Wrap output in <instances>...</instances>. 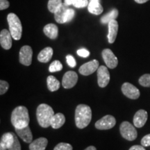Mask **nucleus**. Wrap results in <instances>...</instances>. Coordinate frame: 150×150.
Wrapping results in <instances>:
<instances>
[{"label": "nucleus", "instance_id": "nucleus-29", "mask_svg": "<svg viewBox=\"0 0 150 150\" xmlns=\"http://www.w3.org/2000/svg\"><path fill=\"white\" fill-rule=\"evenodd\" d=\"M75 15L74 11L72 8H68L65 13V18H64V22L67 23V22H70L71 20L74 18Z\"/></svg>", "mask_w": 150, "mask_h": 150}, {"label": "nucleus", "instance_id": "nucleus-42", "mask_svg": "<svg viewBox=\"0 0 150 150\" xmlns=\"http://www.w3.org/2000/svg\"><path fill=\"white\" fill-rule=\"evenodd\" d=\"M0 150H8V149H6V148L3 147H0Z\"/></svg>", "mask_w": 150, "mask_h": 150}, {"label": "nucleus", "instance_id": "nucleus-1", "mask_svg": "<svg viewBox=\"0 0 150 150\" xmlns=\"http://www.w3.org/2000/svg\"><path fill=\"white\" fill-rule=\"evenodd\" d=\"M11 120L15 129H22L29 126L30 120L27 108L23 106L16 107L13 110Z\"/></svg>", "mask_w": 150, "mask_h": 150}, {"label": "nucleus", "instance_id": "nucleus-7", "mask_svg": "<svg viewBox=\"0 0 150 150\" xmlns=\"http://www.w3.org/2000/svg\"><path fill=\"white\" fill-rule=\"evenodd\" d=\"M115 124V118L110 115H107L101 118L95 123V127L99 130H107L112 128Z\"/></svg>", "mask_w": 150, "mask_h": 150}, {"label": "nucleus", "instance_id": "nucleus-2", "mask_svg": "<svg viewBox=\"0 0 150 150\" xmlns=\"http://www.w3.org/2000/svg\"><path fill=\"white\" fill-rule=\"evenodd\" d=\"M92 119V110L89 106L79 104L75 110V123L79 129H84L88 126Z\"/></svg>", "mask_w": 150, "mask_h": 150}, {"label": "nucleus", "instance_id": "nucleus-15", "mask_svg": "<svg viewBox=\"0 0 150 150\" xmlns=\"http://www.w3.org/2000/svg\"><path fill=\"white\" fill-rule=\"evenodd\" d=\"M16 131L18 136L27 143H31L33 140V135L31 129L29 126L22 129H16Z\"/></svg>", "mask_w": 150, "mask_h": 150}, {"label": "nucleus", "instance_id": "nucleus-27", "mask_svg": "<svg viewBox=\"0 0 150 150\" xmlns=\"http://www.w3.org/2000/svg\"><path fill=\"white\" fill-rule=\"evenodd\" d=\"M63 69V65L59 61H54L49 67V71L50 72H55L61 71Z\"/></svg>", "mask_w": 150, "mask_h": 150}, {"label": "nucleus", "instance_id": "nucleus-6", "mask_svg": "<svg viewBox=\"0 0 150 150\" xmlns=\"http://www.w3.org/2000/svg\"><path fill=\"white\" fill-rule=\"evenodd\" d=\"M33 50L29 45H24L22 47L19 54V61L21 64L29 66L32 62Z\"/></svg>", "mask_w": 150, "mask_h": 150}, {"label": "nucleus", "instance_id": "nucleus-43", "mask_svg": "<svg viewBox=\"0 0 150 150\" xmlns=\"http://www.w3.org/2000/svg\"><path fill=\"white\" fill-rule=\"evenodd\" d=\"M91 1H99V0H91Z\"/></svg>", "mask_w": 150, "mask_h": 150}, {"label": "nucleus", "instance_id": "nucleus-9", "mask_svg": "<svg viewBox=\"0 0 150 150\" xmlns=\"http://www.w3.org/2000/svg\"><path fill=\"white\" fill-rule=\"evenodd\" d=\"M103 59L108 68L114 69L117 66L118 60L110 49H105L102 51Z\"/></svg>", "mask_w": 150, "mask_h": 150}, {"label": "nucleus", "instance_id": "nucleus-12", "mask_svg": "<svg viewBox=\"0 0 150 150\" xmlns=\"http://www.w3.org/2000/svg\"><path fill=\"white\" fill-rule=\"evenodd\" d=\"M99 68V62L97 60H93V61L86 63L85 64L82 65L79 67V72L83 76H88V75L93 74Z\"/></svg>", "mask_w": 150, "mask_h": 150}, {"label": "nucleus", "instance_id": "nucleus-39", "mask_svg": "<svg viewBox=\"0 0 150 150\" xmlns=\"http://www.w3.org/2000/svg\"><path fill=\"white\" fill-rule=\"evenodd\" d=\"M75 1H76V0H65L64 3L67 6H70L74 4Z\"/></svg>", "mask_w": 150, "mask_h": 150}, {"label": "nucleus", "instance_id": "nucleus-37", "mask_svg": "<svg viewBox=\"0 0 150 150\" xmlns=\"http://www.w3.org/2000/svg\"><path fill=\"white\" fill-rule=\"evenodd\" d=\"M9 4L8 0H0V10H5L9 7Z\"/></svg>", "mask_w": 150, "mask_h": 150}, {"label": "nucleus", "instance_id": "nucleus-3", "mask_svg": "<svg viewBox=\"0 0 150 150\" xmlns=\"http://www.w3.org/2000/svg\"><path fill=\"white\" fill-rule=\"evenodd\" d=\"M54 115L52 108L46 104H41L38 106L36 117L38 124L43 128H47L51 126L52 118Z\"/></svg>", "mask_w": 150, "mask_h": 150}, {"label": "nucleus", "instance_id": "nucleus-22", "mask_svg": "<svg viewBox=\"0 0 150 150\" xmlns=\"http://www.w3.org/2000/svg\"><path fill=\"white\" fill-rule=\"evenodd\" d=\"M65 122V117L63 114L61 112L54 114L51 120V127L54 129H59L64 125Z\"/></svg>", "mask_w": 150, "mask_h": 150}, {"label": "nucleus", "instance_id": "nucleus-18", "mask_svg": "<svg viewBox=\"0 0 150 150\" xmlns=\"http://www.w3.org/2000/svg\"><path fill=\"white\" fill-rule=\"evenodd\" d=\"M68 6L65 4V3H63L60 6L56 9V11L54 12V18L58 23L63 24L64 22V18L65 13L67 9H68Z\"/></svg>", "mask_w": 150, "mask_h": 150}, {"label": "nucleus", "instance_id": "nucleus-10", "mask_svg": "<svg viewBox=\"0 0 150 150\" xmlns=\"http://www.w3.org/2000/svg\"><path fill=\"white\" fill-rule=\"evenodd\" d=\"M78 75L73 71H68L64 74L62 80V86L66 89H70L74 87L77 83Z\"/></svg>", "mask_w": 150, "mask_h": 150}, {"label": "nucleus", "instance_id": "nucleus-17", "mask_svg": "<svg viewBox=\"0 0 150 150\" xmlns=\"http://www.w3.org/2000/svg\"><path fill=\"white\" fill-rule=\"evenodd\" d=\"M48 144V140L45 138H39L30 143L29 150H45Z\"/></svg>", "mask_w": 150, "mask_h": 150}, {"label": "nucleus", "instance_id": "nucleus-25", "mask_svg": "<svg viewBox=\"0 0 150 150\" xmlns=\"http://www.w3.org/2000/svg\"><path fill=\"white\" fill-rule=\"evenodd\" d=\"M118 14V11L116 8L112 9L109 13L104 15V16L101 18V22L102 24H108V22L111 21V20H115L117 18Z\"/></svg>", "mask_w": 150, "mask_h": 150}, {"label": "nucleus", "instance_id": "nucleus-31", "mask_svg": "<svg viewBox=\"0 0 150 150\" xmlns=\"http://www.w3.org/2000/svg\"><path fill=\"white\" fill-rule=\"evenodd\" d=\"M9 88V84L6 81H0V95H2L6 93Z\"/></svg>", "mask_w": 150, "mask_h": 150}, {"label": "nucleus", "instance_id": "nucleus-33", "mask_svg": "<svg viewBox=\"0 0 150 150\" xmlns=\"http://www.w3.org/2000/svg\"><path fill=\"white\" fill-rule=\"evenodd\" d=\"M8 150H21V145H20V143L16 135H15L13 143L11 146V147L8 148Z\"/></svg>", "mask_w": 150, "mask_h": 150}, {"label": "nucleus", "instance_id": "nucleus-11", "mask_svg": "<svg viewBox=\"0 0 150 150\" xmlns=\"http://www.w3.org/2000/svg\"><path fill=\"white\" fill-rule=\"evenodd\" d=\"M122 92L127 97L131 99H137L140 97V91L136 86L130 83H125L122 86Z\"/></svg>", "mask_w": 150, "mask_h": 150}, {"label": "nucleus", "instance_id": "nucleus-21", "mask_svg": "<svg viewBox=\"0 0 150 150\" xmlns=\"http://www.w3.org/2000/svg\"><path fill=\"white\" fill-rule=\"evenodd\" d=\"M54 52L52 47H47L41 51L38 55V60L41 63H47L51 60Z\"/></svg>", "mask_w": 150, "mask_h": 150}, {"label": "nucleus", "instance_id": "nucleus-16", "mask_svg": "<svg viewBox=\"0 0 150 150\" xmlns=\"http://www.w3.org/2000/svg\"><path fill=\"white\" fill-rule=\"evenodd\" d=\"M118 31V23L115 20H111L108 22V42L112 44L115 41Z\"/></svg>", "mask_w": 150, "mask_h": 150}, {"label": "nucleus", "instance_id": "nucleus-32", "mask_svg": "<svg viewBox=\"0 0 150 150\" xmlns=\"http://www.w3.org/2000/svg\"><path fill=\"white\" fill-rule=\"evenodd\" d=\"M88 4L89 3L88 0H76V1H74L73 6H74V7H76V8H84V7L88 6Z\"/></svg>", "mask_w": 150, "mask_h": 150}, {"label": "nucleus", "instance_id": "nucleus-28", "mask_svg": "<svg viewBox=\"0 0 150 150\" xmlns=\"http://www.w3.org/2000/svg\"><path fill=\"white\" fill-rule=\"evenodd\" d=\"M140 85L143 87H150V74H145L140 76L138 80Z\"/></svg>", "mask_w": 150, "mask_h": 150}, {"label": "nucleus", "instance_id": "nucleus-4", "mask_svg": "<svg viewBox=\"0 0 150 150\" xmlns=\"http://www.w3.org/2000/svg\"><path fill=\"white\" fill-rule=\"evenodd\" d=\"M7 21L9 26V31L13 38L16 40H20L22 33V26L20 19L16 14L11 13L7 16Z\"/></svg>", "mask_w": 150, "mask_h": 150}, {"label": "nucleus", "instance_id": "nucleus-23", "mask_svg": "<svg viewBox=\"0 0 150 150\" xmlns=\"http://www.w3.org/2000/svg\"><path fill=\"white\" fill-rule=\"evenodd\" d=\"M88 9L91 13L94 15H100L102 13L104 8L99 1H91L88 6Z\"/></svg>", "mask_w": 150, "mask_h": 150}, {"label": "nucleus", "instance_id": "nucleus-24", "mask_svg": "<svg viewBox=\"0 0 150 150\" xmlns=\"http://www.w3.org/2000/svg\"><path fill=\"white\" fill-rule=\"evenodd\" d=\"M47 88L50 91L54 92L58 91L60 88V82L54 76H49L47 79Z\"/></svg>", "mask_w": 150, "mask_h": 150}, {"label": "nucleus", "instance_id": "nucleus-13", "mask_svg": "<svg viewBox=\"0 0 150 150\" xmlns=\"http://www.w3.org/2000/svg\"><path fill=\"white\" fill-rule=\"evenodd\" d=\"M12 35L10 31L7 29L1 30L0 33V43L4 50H10L12 47Z\"/></svg>", "mask_w": 150, "mask_h": 150}, {"label": "nucleus", "instance_id": "nucleus-34", "mask_svg": "<svg viewBox=\"0 0 150 150\" xmlns=\"http://www.w3.org/2000/svg\"><path fill=\"white\" fill-rule=\"evenodd\" d=\"M66 61L67 64L71 67H74L76 65V61H75L74 58L72 55H67L66 56Z\"/></svg>", "mask_w": 150, "mask_h": 150}, {"label": "nucleus", "instance_id": "nucleus-26", "mask_svg": "<svg viewBox=\"0 0 150 150\" xmlns=\"http://www.w3.org/2000/svg\"><path fill=\"white\" fill-rule=\"evenodd\" d=\"M62 0H49L47 7L49 11L51 13H54L62 4Z\"/></svg>", "mask_w": 150, "mask_h": 150}, {"label": "nucleus", "instance_id": "nucleus-35", "mask_svg": "<svg viewBox=\"0 0 150 150\" xmlns=\"http://www.w3.org/2000/svg\"><path fill=\"white\" fill-rule=\"evenodd\" d=\"M141 145L143 147H149L150 146V134L146 135L141 140Z\"/></svg>", "mask_w": 150, "mask_h": 150}, {"label": "nucleus", "instance_id": "nucleus-19", "mask_svg": "<svg viewBox=\"0 0 150 150\" xmlns=\"http://www.w3.org/2000/svg\"><path fill=\"white\" fill-rule=\"evenodd\" d=\"M44 33L49 38L54 40L59 35V28L54 24H48L43 29Z\"/></svg>", "mask_w": 150, "mask_h": 150}, {"label": "nucleus", "instance_id": "nucleus-41", "mask_svg": "<svg viewBox=\"0 0 150 150\" xmlns=\"http://www.w3.org/2000/svg\"><path fill=\"white\" fill-rule=\"evenodd\" d=\"M84 150H97V149L96 147H94V146H89V147H88Z\"/></svg>", "mask_w": 150, "mask_h": 150}, {"label": "nucleus", "instance_id": "nucleus-8", "mask_svg": "<svg viewBox=\"0 0 150 150\" xmlns=\"http://www.w3.org/2000/svg\"><path fill=\"white\" fill-rule=\"evenodd\" d=\"M97 80L99 87L104 88L108 85L110 81V74L108 68L102 65L97 69Z\"/></svg>", "mask_w": 150, "mask_h": 150}, {"label": "nucleus", "instance_id": "nucleus-40", "mask_svg": "<svg viewBox=\"0 0 150 150\" xmlns=\"http://www.w3.org/2000/svg\"><path fill=\"white\" fill-rule=\"evenodd\" d=\"M134 1L138 4H144L148 1H149V0H134Z\"/></svg>", "mask_w": 150, "mask_h": 150}, {"label": "nucleus", "instance_id": "nucleus-5", "mask_svg": "<svg viewBox=\"0 0 150 150\" xmlns=\"http://www.w3.org/2000/svg\"><path fill=\"white\" fill-rule=\"evenodd\" d=\"M120 131L122 136L125 139L129 141H133L136 140L138 136V133L134 125H132L129 122H123L120 127Z\"/></svg>", "mask_w": 150, "mask_h": 150}, {"label": "nucleus", "instance_id": "nucleus-36", "mask_svg": "<svg viewBox=\"0 0 150 150\" xmlns=\"http://www.w3.org/2000/svg\"><path fill=\"white\" fill-rule=\"evenodd\" d=\"M77 54L79 56H81V57L87 58V57H88L90 55V52L88 51V50H86V49L82 48V49H80V50H77Z\"/></svg>", "mask_w": 150, "mask_h": 150}, {"label": "nucleus", "instance_id": "nucleus-38", "mask_svg": "<svg viewBox=\"0 0 150 150\" xmlns=\"http://www.w3.org/2000/svg\"><path fill=\"white\" fill-rule=\"evenodd\" d=\"M129 150H146L142 145H134L132 146Z\"/></svg>", "mask_w": 150, "mask_h": 150}, {"label": "nucleus", "instance_id": "nucleus-14", "mask_svg": "<svg viewBox=\"0 0 150 150\" xmlns=\"http://www.w3.org/2000/svg\"><path fill=\"white\" fill-rule=\"evenodd\" d=\"M147 112L145 110H139L137 111L134 117V125L137 128H141L145 125L147 120Z\"/></svg>", "mask_w": 150, "mask_h": 150}, {"label": "nucleus", "instance_id": "nucleus-30", "mask_svg": "<svg viewBox=\"0 0 150 150\" xmlns=\"http://www.w3.org/2000/svg\"><path fill=\"white\" fill-rule=\"evenodd\" d=\"M72 146L70 144L61 142L54 147V150H72Z\"/></svg>", "mask_w": 150, "mask_h": 150}, {"label": "nucleus", "instance_id": "nucleus-20", "mask_svg": "<svg viewBox=\"0 0 150 150\" xmlns=\"http://www.w3.org/2000/svg\"><path fill=\"white\" fill-rule=\"evenodd\" d=\"M15 139V134L12 132L5 133L2 135L0 141V147H3L8 149L9 147L13 145Z\"/></svg>", "mask_w": 150, "mask_h": 150}]
</instances>
